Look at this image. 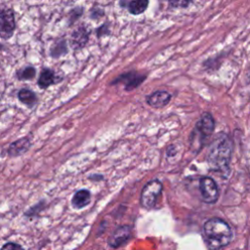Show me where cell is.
<instances>
[{
  "label": "cell",
  "instance_id": "1",
  "mask_svg": "<svg viewBox=\"0 0 250 250\" xmlns=\"http://www.w3.org/2000/svg\"><path fill=\"white\" fill-rule=\"evenodd\" d=\"M232 237L231 229L227 222L220 218H212L203 226V238L209 250H218L227 246Z\"/></svg>",
  "mask_w": 250,
  "mask_h": 250
},
{
  "label": "cell",
  "instance_id": "2",
  "mask_svg": "<svg viewBox=\"0 0 250 250\" xmlns=\"http://www.w3.org/2000/svg\"><path fill=\"white\" fill-rule=\"evenodd\" d=\"M232 152V142L229 137L222 133L211 144L208 152V163L213 170L228 172Z\"/></svg>",
  "mask_w": 250,
  "mask_h": 250
},
{
  "label": "cell",
  "instance_id": "3",
  "mask_svg": "<svg viewBox=\"0 0 250 250\" xmlns=\"http://www.w3.org/2000/svg\"><path fill=\"white\" fill-rule=\"evenodd\" d=\"M161 192L162 184L158 180H151L147 182L144 186L141 192V205L146 209H152L155 206Z\"/></svg>",
  "mask_w": 250,
  "mask_h": 250
},
{
  "label": "cell",
  "instance_id": "4",
  "mask_svg": "<svg viewBox=\"0 0 250 250\" xmlns=\"http://www.w3.org/2000/svg\"><path fill=\"white\" fill-rule=\"evenodd\" d=\"M16 28V21L14 11L10 8L0 9V37L8 40L14 34Z\"/></svg>",
  "mask_w": 250,
  "mask_h": 250
},
{
  "label": "cell",
  "instance_id": "5",
  "mask_svg": "<svg viewBox=\"0 0 250 250\" xmlns=\"http://www.w3.org/2000/svg\"><path fill=\"white\" fill-rule=\"evenodd\" d=\"M199 189L204 202L212 204L219 198V189L216 182L210 177H203L199 181Z\"/></svg>",
  "mask_w": 250,
  "mask_h": 250
},
{
  "label": "cell",
  "instance_id": "6",
  "mask_svg": "<svg viewBox=\"0 0 250 250\" xmlns=\"http://www.w3.org/2000/svg\"><path fill=\"white\" fill-rule=\"evenodd\" d=\"M132 237V227L122 225L117 227L107 239V244L113 249H117L125 245Z\"/></svg>",
  "mask_w": 250,
  "mask_h": 250
},
{
  "label": "cell",
  "instance_id": "7",
  "mask_svg": "<svg viewBox=\"0 0 250 250\" xmlns=\"http://www.w3.org/2000/svg\"><path fill=\"white\" fill-rule=\"evenodd\" d=\"M145 79H146L145 74H141L137 71H128L126 73L119 75L112 82V84H117V83L122 82L125 85L126 91H132V90L136 89L139 85H141Z\"/></svg>",
  "mask_w": 250,
  "mask_h": 250
},
{
  "label": "cell",
  "instance_id": "8",
  "mask_svg": "<svg viewBox=\"0 0 250 250\" xmlns=\"http://www.w3.org/2000/svg\"><path fill=\"white\" fill-rule=\"evenodd\" d=\"M215 128V122H214V118L213 116L208 113L205 112L201 115L200 119L197 121L196 125H195V132L203 139L209 137Z\"/></svg>",
  "mask_w": 250,
  "mask_h": 250
},
{
  "label": "cell",
  "instance_id": "9",
  "mask_svg": "<svg viewBox=\"0 0 250 250\" xmlns=\"http://www.w3.org/2000/svg\"><path fill=\"white\" fill-rule=\"evenodd\" d=\"M89 41V31L85 26H79L76 28L69 39V44L72 49L80 50L82 49Z\"/></svg>",
  "mask_w": 250,
  "mask_h": 250
},
{
  "label": "cell",
  "instance_id": "10",
  "mask_svg": "<svg viewBox=\"0 0 250 250\" xmlns=\"http://www.w3.org/2000/svg\"><path fill=\"white\" fill-rule=\"evenodd\" d=\"M171 100V95L166 91H156L146 97V103L154 107L161 108L169 104Z\"/></svg>",
  "mask_w": 250,
  "mask_h": 250
},
{
  "label": "cell",
  "instance_id": "11",
  "mask_svg": "<svg viewBox=\"0 0 250 250\" xmlns=\"http://www.w3.org/2000/svg\"><path fill=\"white\" fill-rule=\"evenodd\" d=\"M29 146H30V141L27 137H24L12 143L9 146L7 152L11 157H17L25 153L28 150Z\"/></svg>",
  "mask_w": 250,
  "mask_h": 250
},
{
  "label": "cell",
  "instance_id": "12",
  "mask_svg": "<svg viewBox=\"0 0 250 250\" xmlns=\"http://www.w3.org/2000/svg\"><path fill=\"white\" fill-rule=\"evenodd\" d=\"M91 201V193L88 189H79L77 190L72 198H71V205L75 209H82L89 205Z\"/></svg>",
  "mask_w": 250,
  "mask_h": 250
},
{
  "label": "cell",
  "instance_id": "13",
  "mask_svg": "<svg viewBox=\"0 0 250 250\" xmlns=\"http://www.w3.org/2000/svg\"><path fill=\"white\" fill-rule=\"evenodd\" d=\"M57 82V77L55 72L50 68H43L39 78H38V86L41 89H47L51 85Z\"/></svg>",
  "mask_w": 250,
  "mask_h": 250
},
{
  "label": "cell",
  "instance_id": "14",
  "mask_svg": "<svg viewBox=\"0 0 250 250\" xmlns=\"http://www.w3.org/2000/svg\"><path fill=\"white\" fill-rule=\"evenodd\" d=\"M18 98L23 104H25L29 107H32L36 104V101H37V97H36L35 93L26 88L21 89L19 91Z\"/></svg>",
  "mask_w": 250,
  "mask_h": 250
},
{
  "label": "cell",
  "instance_id": "15",
  "mask_svg": "<svg viewBox=\"0 0 250 250\" xmlns=\"http://www.w3.org/2000/svg\"><path fill=\"white\" fill-rule=\"evenodd\" d=\"M148 6L146 0H135L128 3V11L132 15H140L144 13Z\"/></svg>",
  "mask_w": 250,
  "mask_h": 250
},
{
  "label": "cell",
  "instance_id": "16",
  "mask_svg": "<svg viewBox=\"0 0 250 250\" xmlns=\"http://www.w3.org/2000/svg\"><path fill=\"white\" fill-rule=\"evenodd\" d=\"M67 53L66 43L64 40L57 41L50 49V56L53 58H59Z\"/></svg>",
  "mask_w": 250,
  "mask_h": 250
},
{
  "label": "cell",
  "instance_id": "17",
  "mask_svg": "<svg viewBox=\"0 0 250 250\" xmlns=\"http://www.w3.org/2000/svg\"><path fill=\"white\" fill-rule=\"evenodd\" d=\"M36 74V70L33 66L28 65V66H24L19 70H17V77L20 80H32L35 77Z\"/></svg>",
  "mask_w": 250,
  "mask_h": 250
},
{
  "label": "cell",
  "instance_id": "18",
  "mask_svg": "<svg viewBox=\"0 0 250 250\" xmlns=\"http://www.w3.org/2000/svg\"><path fill=\"white\" fill-rule=\"evenodd\" d=\"M44 204H45L44 201H40V202L37 203L36 205H33L31 208H29V209L24 213V216H26V217H34V216L37 215L40 211L43 210Z\"/></svg>",
  "mask_w": 250,
  "mask_h": 250
},
{
  "label": "cell",
  "instance_id": "19",
  "mask_svg": "<svg viewBox=\"0 0 250 250\" xmlns=\"http://www.w3.org/2000/svg\"><path fill=\"white\" fill-rule=\"evenodd\" d=\"M0 250H23V248L17 242H7L0 248Z\"/></svg>",
  "mask_w": 250,
  "mask_h": 250
},
{
  "label": "cell",
  "instance_id": "20",
  "mask_svg": "<svg viewBox=\"0 0 250 250\" xmlns=\"http://www.w3.org/2000/svg\"><path fill=\"white\" fill-rule=\"evenodd\" d=\"M83 13V8H81V7H78V8H76V9H74V10H72L71 12H70V17H69V22L71 23L73 21H76L80 16H81V14Z\"/></svg>",
  "mask_w": 250,
  "mask_h": 250
},
{
  "label": "cell",
  "instance_id": "21",
  "mask_svg": "<svg viewBox=\"0 0 250 250\" xmlns=\"http://www.w3.org/2000/svg\"><path fill=\"white\" fill-rule=\"evenodd\" d=\"M109 28H108V24L107 23H104L103 25H101L99 28H97V35L99 37L101 36H104V35H108L110 32H109Z\"/></svg>",
  "mask_w": 250,
  "mask_h": 250
},
{
  "label": "cell",
  "instance_id": "22",
  "mask_svg": "<svg viewBox=\"0 0 250 250\" xmlns=\"http://www.w3.org/2000/svg\"><path fill=\"white\" fill-rule=\"evenodd\" d=\"M104 16V11L101 8H93L91 11V18L93 20L100 19L101 17Z\"/></svg>",
  "mask_w": 250,
  "mask_h": 250
},
{
  "label": "cell",
  "instance_id": "23",
  "mask_svg": "<svg viewBox=\"0 0 250 250\" xmlns=\"http://www.w3.org/2000/svg\"><path fill=\"white\" fill-rule=\"evenodd\" d=\"M189 4V2H186V1H181V2H170V5L172 6H184L187 7Z\"/></svg>",
  "mask_w": 250,
  "mask_h": 250
},
{
  "label": "cell",
  "instance_id": "24",
  "mask_svg": "<svg viewBox=\"0 0 250 250\" xmlns=\"http://www.w3.org/2000/svg\"><path fill=\"white\" fill-rule=\"evenodd\" d=\"M89 179L92 181H102L104 179V177L102 175H98V174H94L89 176Z\"/></svg>",
  "mask_w": 250,
  "mask_h": 250
},
{
  "label": "cell",
  "instance_id": "25",
  "mask_svg": "<svg viewBox=\"0 0 250 250\" xmlns=\"http://www.w3.org/2000/svg\"><path fill=\"white\" fill-rule=\"evenodd\" d=\"M249 79H250V74H249Z\"/></svg>",
  "mask_w": 250,
  "mask_h": 250
}]
</instances>
